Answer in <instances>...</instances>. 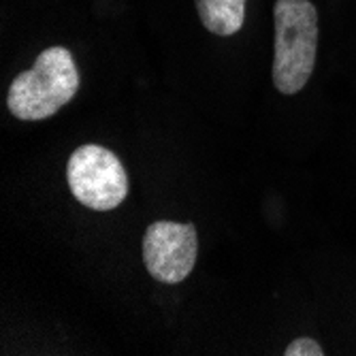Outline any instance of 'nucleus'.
Segmentation results:
<instances>
[{
    "instance_id": "5",
    "label": "nucleus",
    "mask_w": 356,
    "mask_h": 356,
    "mask_svg": "<svg viewBox=\"0 0 356 356\" xmlns=\"http://www.w3.org/2000/svg\"><path fill=\"white\" fill-rule=\"evenodd\" d=\"M203 26L218 37L237 35L245 22L248 0H194Z\"/></svg>"
},
{
    "instance_id": "4",
    "label": "nucleus",
    "mask_w": 356,
    "mask_h": 356,
    "mask_svg": "<svg viewBox=\"0 0 356 356\" xmlns=\"http://www.w3.org/2000/svg\"><path fill=\"white\" fill-rule=\"evenodd\" d=\"M199 235L190 222L158 220L143 235V263L160 284H181L197 265Z\"/></svg>"
},
{
    "instance_id": "3",
    "label": "nucleus",
    "mask_w": 356,
    "mask_h": 356,
    "mask_svg": "<svg viewBox=\"0 0 356 356\" xmlns=\"http://www.w3.org/2000/svg\"><path fill=\"white\" fill-rule=\"evenodd\" d=\"M73 197L94 211H111L128 197V175L120 158L103 145H81L67 163Z\"/></svg>"
},
{
    "instance_id": "6",
    "label": "nucleus",
    "mask_w": 356,
    "mask_h": 356,
    "mask_svg": "<svg viewBox=\"0 0 356 356\" xmlns=\"http://www.w3.org/2000/svg\"><path fill=\"white\" fill-rule=\"evenodd\" d=\"M322 354H325V350L312 337H297L295 341H290L286 346L284 352V356H322Z\"/></svg>"
},
{
    "instance_id": "2",
    "label": "nucleus",
    "mask_w": 356,
    "mask_h": 356,
    "mask_svg": "<svg viewBox=\"0 0 356 356\" xmlns=\"http://www.w3.org/2000/svg\"><path fill=\"white\" fill-rule=\"evenodd\" d=\"M275 54L271 77L277 92L293 96L301 92L316 67L318 11L309 0H275Z\"/></svg>"
},
{
    "instance_id": "1",
    "label": "nucleus",
    "mask_w": 356,
    "mask_h": 356,
    "mask_svg": "<svg viewBox=\"0 0 356 356\" xmlns=\"http://www.w3.org/2000/svg\"><path fill=\"white\" fill-rule=\"evenodd\" d=\"M79 86L81 79L73 54L67 47L54 45L39 54L32 69L11 81L7 107L13 118L24 122L47 120L75 99Z\"/></svg>"
}]
</instances>
